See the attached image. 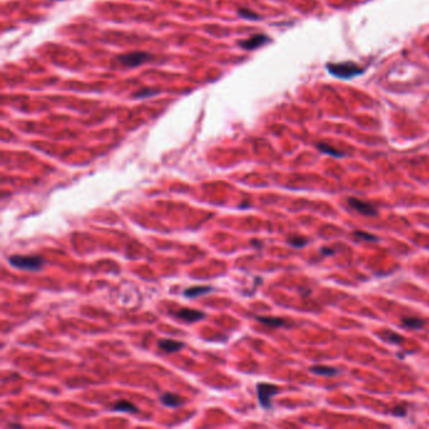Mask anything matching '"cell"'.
Listing matches in <instances>:
<instances>
[{"label": "cell", "instance_id": "cell-4", "mask_svg": "<svg viewBox=\"0 0 429 429\" xmlns=\"http://www.w3.org/2000/svg\"><path fill=\"white\" fill-rule=\"evenodd\" d=\"M150 59V54L145 52H131L121 54L117 57L118 63L126 67H138L146 63Z\"/></svg>", "mask_w": 429, "mask_h": 429}, {"label": "cell", "instance_id": "cell-21", "mask_svg": "<svg viewBox=\"0 0 429 429\" xmlns=\"http://www.w3.org/2000/svg\"><path fill=\"white\" fill-rule=\"evenodd\" d=\"M393 414L394 416H399V417H404L405 414H407V409H405L404 407H395L393 410Z\"/></svg>", "mask_w": 429, "mask_h": 429}, {"label": "cell", "instance_id": "cell-3", "mask_svg": "<svg viewBox=\"0 0 429 429\" xmlns=\"http://www.w3.org/2000/svg\"><path fill=\"white\" fill-rule=\"evenodd\" d=\"M280 388L273 384H267V382H259L257 385V395H258L259 404L264 409H271L272 408V403L271 399L275 396L276 394L280 393Z\"/></svg>", "mask_w": 429, "mask_h": 429}, {"label": "cell", "instance_id": "cell-12", "mask_svg": "<svg viewBox=\"0 0 429 429\" xmlns=\"http://www.w3.org/2000/svg\"><path fill=\"white\" fill-rule=\"evenodd\" d=\"M257 320L262 324L271 326V328H281L287 325V321L285 319H280V317H268V316H257Z\"/></svg>", "mask_w": 429, "mask_h": 429}, {"label": "cell", "instance_id": "cell-11", "mask_svg": "<svg viewBox=\"0 0 429 429\" xmlns=\"http://www.w3.org/2000/svg\"><path fill=\"white\" fill-rule=\"evenodd\" d=\"M314 374L321 375V377H334L338 373L337 369L328 365H315L310 369Z\"/></svg>", "mask_w": 429, "mask_h": 429}, {"label": "cell", "instance_id": "cell-22", "mask_svg": "<svg viewBox=\"0 0 429 429\" xmlns=\"http://www.w3.org/2000/svg\"><path fill=\"white\" fill-rule=\"evenodd\" d=\"M335 253H336L335 249H331V248H326V247L321 248V254H324V256H333V254Z\"/></svg>", "mask_w": 429, "mask_h": 429}, {"label": "cell", "instance_id": "cell-17", "mask_svg": "<svg viewBox=\"0 0 429 429\" xmlns=\"http://www.w3.org/2000/svg\"><path fill=\"white\" fill-rule=\"evenodd\" d=\"M308 243V240L306 239L305 237H291L288 239V244H291L293 248H303Z\"/></svg>", "mask_w": 429, "mask_h": 429}, {"label": "cell", "instance_id": "cell-9", "mask_svg": "<svg viewBox=\"0 0 429 429\" xmlns=\"http://www.w3.org/2000/svg\"><path fill=\"white\" fill-rule=\"evenodd\" d=\"M160 400H161V403L164 405L171 408H178L183 404L182 396H179L178 394H174V393H165L164 395H161Z\"/></svg>", "mask_w": 429, "mask_h": 429}, {"label": "cell", "instance_id": "cell-16", "mask_svg": "<svg viewBox=\"0 0 429 429\" xmlns=\"http://www.w3.org/2000/svg\"><path fill=\"white\" fill-rule=\"evenodd\" d=\"M317 147H319L320 151L325 152V154L331 155V156H335V157L344 156V152L338 151L337 149H335V147H333V146L328 145V143H319V145H317Z\"/></svg>", "mask_w": 429, "mask_h": 429}, {"label": "cell", "instance_id": "cell-18", "mask_svg": "<svg viewBox=\"0 0 429 429\" xmlns=\"http://www.w3.org/2000/svg\"><path fill=\"white\" fill-rule=\"evenodd\" d=\"M354 236L358 238V239L360 240H365V242H378L379 240V238H378L377 236H374V234H370V233H365V232H355Z\"/></svg>", "mask_w": 429, "mask_h": 429}, {"label": "cell", "instance_id": "cell-19", "mask_svg": "<svg viewBox=\"0 0 429 429\" xmlns=\"http://www.w3.org/2000/svg\"><path fill=\"white\" fill-rule=\"evenodd\" d=\"M238 14H239L242 18H244V19H249V20H256V19H259V18H261L258 14L254 13L253 10H250V9H245V8L238 9Z\"/></svg>", "mask_w": 429, "mask_h": 429}, {"label": "cell", "instance_id": "cell-15", "mask_svg": "<svg viewBox=\"0 0 429 429\" xmlns=\"http://www.w3.org/2000/svg\"><path fill=\"white\" fill-rule=\"evenodd\" d=\"M382 337H384L385 341L390 342V344H402V342L404 341V337H403L402 335H399V334L390 330L385 331V333L382 334Z\"/></svg>", "mask_w": 429, "mask_h": 429}, {"label": "cell", "instance_id": "cell-10", "mask_svg": "<svg viewBox=\"0 0 429 429\" xmlns=\"http://www.w3.org/2000/svg\"><path fill=\"white\" fill-rule=\"evenodd\" d=\"M213 291V287L210 286H194V287H189V288H187L184 291V296L185 297H189V298H195L198 297V296H203V294L209 293V292Z\"/></svg>", "mask_w": 429, "mask_h": 429}, {"label": "cell", "instance_id": "cell-14", "mask_svg": "<svg viewBox=\"0 0 429 429\" xmlns=\"http://www.w3.org/2000/svg\"><path fill=\"white\" fill-rule=\"evenodd\" d=\"M402 324L403 326H405V328L408 329H422L426 322H424L422 319H418V317L407 316V317H403Z\"/></svg>", "mask_w": 429, "mask_h": 429}, {"label": "cell", "instance_id": "cell-13", "mask_svg": "<svg viewBox=\"0 0 429 429\" xmlns=\"http://www.w3.org/2000/svg\"><path fill=\"white\" fill-rule=\"evenodd\" d=\"M112 410L115 412H126V413H138L139 409L136 405H134L132 403L126 402V400H118L116 404H113Z\"/></svg>", "mask_w": 429, "mask_h": 429}, {"label": "cell", "instance_id": "cell-8", "mask_svg": "<svg viewBox=\"0 0 429 429\" xmlns=\"http://www.w3.org/2000/svg\"><path fill=\"white\" fill-rule=\"evenodd\" d=\"M159 347L162 351L171 354V352H178L182 350V347H184V344L179 341H175V340H169V338H164V340H160L159 341Z\"/></svg>", "mask_w": 429, "mask_h": 429}, {"label": "cell", "instance_id": "cell-1", "mask_svg": "<svg viewBox=\"0 0 429 429\" xmlns=\"http://www.w3.org/2000/svg\"><path fill=\"white\" fill-rule=\"evenodd\" d=\"M9 263L15 268L25 271H39L43 264L46 263L41 256H22V254H15V256L9 257Z\"/></svg>", "mask_w": 429, "mask_h": 429}, {"label": "cell", "instance_id": "cell-20", "mask_svg": "<svg viewBox=\"0 0 429 429\" xmlns=\"http://www.w3.org/2000/svg\"><path fill=\"white\" fill-rule=\"evenodd\" d=\"M159 94L157 90H151V88H145V90H141L138 94L135 95V98H145V97H151L154 95Z\"/></svg>", "mask_w": 429, "mask_h": 429}, {"label": "cell", "instance_id": "cell-7", "mask_svg": "<svg viewBox=\"0 0 429 429\" xmlns=\"http://www.w3.org/2000/svg\"><path fill=\"white\" fill-rule=\"evenodd\" d=\"M175 316L183 321L196 322L203 320L205 317V314L201 311H196V310H190V308H182L178 312H175Z\"/></svg>", "mask_w": 429, "mask_h": 429}, {"label": "cell", "instance_id": "cell-5", "mask_svg": "<svg viewBox=\"0 0 429 429\" xmlns=\"http://www.w3.org/2000/svg\"><path fill=\"white\" fill-rule=\"evenodd\" d=\"M347 203H349V205L351 206L352 209H355L356 212L360 213V214L368 215V217H375V215H378V209L373 204L366 203V201L360 200V199L358 198H354V196H350V198L347 199Z\"/></svg>", "mask_w": 429, "mask_h": 429}, {"label": "cell", "instance_id": "cell-6", "mask_svg": "<svg viewBox=\"0 0 429 429\" xmlns=\"http://www.w3.org/2000/svg\"><path fill=\"white\" fill-rule=\"evenodd\" d=\"M268 41H270V38L267 36H264V34H254V36L249 37L248 39L240 42V47L247 50H253L267 43Z\"/></svg>", "mask_w": 429, "mask_h": 429}, {"label": "cell", "instance_id": "cell-2", "mask_svg": "<svg viewBox=\"0 0 429 429\" xmlns=\"http://www.w3.org/2000/svg\"><path fill=\"white\" fill-rule=\"evenodd\" d=\"M328 71L331 75L336 76L338 78H352L355 76L361 75L364 72V68H361L359 64L354 63V62H344V63H330L328 64Z\"/></svg>", "mask_w": 429, "mask_h": 429}]
</instances>
